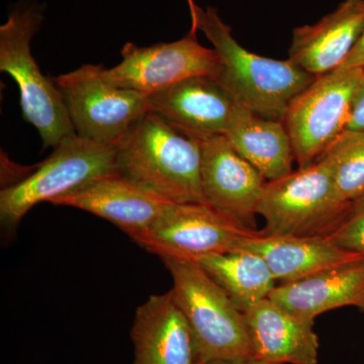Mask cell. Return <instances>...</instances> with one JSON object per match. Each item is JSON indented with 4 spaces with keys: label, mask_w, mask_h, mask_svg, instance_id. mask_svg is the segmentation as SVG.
Here are the masks:
<instances>
[{
    "label": "cell",
    "mask_w": 364,
    "mask_h": 364,
    "mask_svg": "<svg viewBox=\"0 0 364 364\" xmlns=\"http://www.w3.org/2000/svg\"><path fill=\"white\" fill-rule=\"evenodd\" d=\"M188 321L198 364L253 358L244 314L196 261L161 258Z\"/></svg>",
    "instance_id": "3"
},
{
    "label": "cell",
    "mask_w": 364,
    "mask_h": 364,
    "mask_svg": "<svg viewBox=\"0 0 364 364\" xmlns=\"http://www.w3.org/2000/svg\"><path fill=\"white\" fill-rule=\"evenodd\" d=\"M193 261L224 289L242 313L269 298L277 287L267 263L252 251L237 249Z\"/></svg>",
    "instance_id": "20"
},
{
    "label": "cell",
    "mask_w": 364,
    "mask_h": 364,
    "mask_svg": "<svg viewBox=\"0 0 364 364\" xmlns=\"http://www.w3.org/2000/svg\"><path fill=\"white\" fill-rule=\"evenodd\" d=\"M44 21L43 7H16L0 26V70L18 85L23 117L37 129L45 149L74 135L65 102L53 79L40 70L31 43Z\"/></svg>",
    "instance_id": "4"
},
{
    "label": "cell",
    "mask_w": 364,
    "mask_h": 364,
    "mask_svg": "<svg viewBox=\"0 0 364 364\" xmlns=\"http://www.w3.org/2000/svg\"><path fill=\"white\" fill-rule=\"evenodd\" d=\"M347 130L364 131V76L352 100Z\"/></svg>",
    "instance_id": "23"
},
{
    "label": "cell",
    "mask_w": 364,
    "mask_h": 364,
    "mask_svg": "<svg viewBox=\"0 0 364 364\" xmlns=\"http://www.w3.org/2000/svg\"><path fill=\"white\" fill-rule=\"evenodd\" d=\"M102 64L54 78L78 136L114 147L149 112L148 95L112 83Z\"/></svg>",
    "instance_id": "7"
},
{
    "label": "cell",
    "mask_w": 364,
    "mask_h": 364,
    "mask_svg": "<svg viewBox=\"0 0 364 364\" xmlns=\"http://www.w3.org/2000/svg\"><path fill=\"white\" fill-rule=\"evenodd\" d=\"M254 232L208 203H171L134 241L160 258L196 260L240 249Z\"/></svg>",
    "instance_id": "9"
},
{
    "label": "cell",
    "mask_w": 364,
    "mask_h": 364,
    "mask_svg": "<svg viewBox=\"0 0 364 364\" xmlns=\"http://www.w3.org/2000/svg\"><path fill=\"white\" fill-rule=\"evenodd\" d=\"M154 112L181 134L196 141L225 135L236 102L210 76H193L148 95Z\"/></svg>",
    "instance_id": "12"
},
{
    "label": "cell",
    "mask_w": 364,
    "mask_h": 364,
    "mask_svg": "<svg viewBox=\"0 0 364 364\" xmlns=\"http://www.w3.org/2000/svg\"><path fill=\"white\" fill-rule=\"evenodd\" d=\"M133 364H198L191 328L172 291L136 309L131 332Z\"/></svg>",
    "instance_id": "14"
},
{
    "label": "cell",
    "mask_w": 364,
    "mask_h": 364,
    "mask_svg": "<svg viewBox=\"0 0 364 364\" xmlns=\"http://www.w3.org/2000/svg\"><path fill=\"white\" fill-rule=\"evenodd\" d=\"M349 203L337 193L331 174L318 160L287 176L267 181L256 214L274 237L327 236L339 224Z\"/></svg>",
    "instance_id": "5"
},
{
    "label": "cell",
    "mask_w": 364,
    "mask_h": 364,
    "mask_svg": "<svg viewBox=\"0 0 364 364\" xmlns=\"http://www.w3.org/2000/svg\"><path fill=\"white\" fill-rule=\"evenodd\" d=\"M244 314L253 358L275 364H317L315 321L291 315L269 298Z\"/></svg>",
    "instance_id": "17"
},
{
    "label": "cell",
    "mask_w": 364,
    "mask_h": 364,
    "mask_svg": "<svg viewBox=\"0 0 364 364\" xmlns=\"http://www.w3.org/2000/svg\"><path fill=\"white\" fill-rule=\"evenodd\" d=\"M202 364H275L267 363V361L259 360V359L249 358L244 359H238V360L228 361H215V363H202Z\"/></svg>",
    "instance_id": "25"
},
{
    "label": "cell",
    "mask_w": 364,
    "mask_h": 364,
    "mask_svg": "<svg viewBox=\"0 0 364 364\" xmlns=\"http://www.w3.org/2000/svg\"><path fill=\"white\" fill-rule=\"evenodd\" d=\"M327 237L344 250L364 257V195L349 203L341 221Z\"/></svg>",
    "instance_id": "22"
},
{
    "label": "cell",
    "mask_w": 364,
    "mask_h": 364,
    "mask_svg": "<svg viewBox=\"0 0 364 364\" xmlns=\"http://www.w3.org/2000/svg\"><path fill=\"white\" fill-rule=\"evenodd\" d=\"M363 76L364 69L339 67L317 76L291 100L282 122L299 168L318 161L346 130L352 100Z\"/></svg>",
    "instance_id": "8"
},
{
    "label": "cell",
    "mask_w": 364,
    "mask_h": 364,
    "mask_svg": "<svg viewBox=\"0 0 364 364\" xmlns=\"http://www.w3.org/2000/svg\"><path fill=\"white\" fill-rule=\"evenodd\" d=\"M37 170L0 193L2 226L13 230L35 205L83 188L90 182L117 172L116 148L68 136Z\"/></svg>",
    "instance_id": "6"
},
{
    "label": "cell",
    "mask_w": 364,
    "mask_h": 364,
    "mask_svg": "<svg viewBox=\"0 0 364 364\" xmlns=\"http://www.w3.org/2000/svg\"><path fill=\"white\" fill-rule=\"evenodd\" d=\"M200 31L221 61L217 80L236 104L270 119L282 121L291 100L317 76L291 60H275L253 54L242 47L214 7L196 9L189 32Z\"/></svg>",
    "instance_id": "1"
},
{
    "label": "cell",
    "mask_w": 364,
    "mask_h": 364,
    "mask_svg": "<svg viewBox=\"0 0 364 364\" xmlns=\"http://www.w3.org/2000/svg\"><path fill=\"white\" fill-rule=\"evenodd\" d=\"M240 249L252 251L262 257L274 279L282 284L364 258L339 247L327 236L274 237L255 231L244 240Z\"/></svg>",
    "instance_id": "18"
},
{
    "label": "cell",
    "mask_w": 364,
    "mask_h": 364,
    "mask_svg": "<svg viewBox=\"0 0 364 364\" xmlns=\"http://www.w3.org/2000/svg\"><path fill=\"white\" fill-rule=\"evenodd\" d=\"M225 136L267 181L294 171V146L284 122L267 119L236 104Z\"/></svg>",
    "instance_id": "19"
},
{
    "label": "cell",
    "mask_w": 364,
    "mask_h": 364,
    "mask_svg": "<svg viewBox=\"0 0 364 364\" xmlns=\"http://www.w3.org/2000/svg\"><path fill=\"white\" fill-rule=\"evenodd\" d=\"M186 2H188L189 11H191V25H193L196 21V14L198 6H196L195 0H186Z\"/></svg>",
    "instance_id": "26"
},
{
    "label": "cell",
    "mask_w": 364,
    "mask_h": 364,
    "mask_svg": "<svg viewBox=\"0 0 364 364\" xmlns=\"http://www.w3.org/2000/svg\"><path fill=\"white\" fill-rule=\"evenodd\" d=\"M359 309H360V310L364 311V303L363 304V306H361L360 308Z\"/></svg>",
    "instance_id": "27"
},
{
    "label": "cell",
    "mask_w": 364,
    "mask_h": 364,
    "mask_svg": "<svg viewBox=\"0 0 364 364\" xmlns=\"http://www.w3.org/2000/svg\"><path fill=\"white\" fill-rule=\"evenodd\" d=\"M269 299L296 317L315 321L328 311L364 303V258L282 284Z\"/></svg>",
    "instance_id": "16"
},
{
    "label": "cell",
    "mask_w": 364,
    "mask_h": 364,
    "mask_svg": "<svg viewBox=\"0 0 364 364\" xmlns=\"http://www.w3.org/2000/svg\"><path fill=\"white\" fill-rule=\"evenodd\" d=\"M122 62L105 69L107 78L119 87L150 95L184 79L205 75L218 78L221 61L214 48L200 44L189 32L182 39L139 47L128 43L122 50Z\"/></svg>",
    "instance_id": "10"
},
{
    "label": "cell",
    "mask_w": 364,
    "mask_h": 364,
    "mask_svg": "<svg viewBox=\"0 0 364 364\" xmlns=\"http://www.w3.org/2000/svg\"><path fill=\"white\" fill-rule=\"evenodd\" d=\"M117 170L174 203H205L200 142L147 112L116 146Z\"/></svg>",
    "instance_id": "2"
},
{
    "label": "cell",
    "mask_w": 364,
    "mask_h": 364,
    "mask_svg": "<svg viewBox=\"0 0 364 364\" xmlns=\"http://www.w3.org/2000/svg\"><path fill=\"white\" fill-rule=\"evenodd\" d=\"M50 203L85 210L112 223L132 239L140 236L169 207L170 203L119 174H109Z\"/></svg>",
    "instance_id": "13"
},
{
    "label": "cell",
    "mask_w": 364,
    "mask_h": 364,
    "mask_svg": "<svg viewBox=\"0 0 364 364\" xmlns=\"http://www.w3.org/2000/svg\"><path fill=\"white\" fill-rule=\"evenodd\" d=\"M340 67L364 69V32L358 44L355 45L349 56L345 60L344 63Z\"/></svg>",
    "instance_id": "24"
},
{
    "label": "cell",
    "mask_w": 364,
    "mask_h": 364,
    "mask_svg": "<svg viewBox=\"0 0 364 364\" xmlns=\"http://www.w3.org/2000/svg\"><path fill=\"white\" fill-rule=\"evenodd\" d=\"M364 32V0H344L333 13L294 31L289 60L321 76L339 68Z\"/></svg>",
    "instance_id": "15"
},
{
    "label": "cell",
    "mask_w": 364,
    "mask_h": 364,
    "mask_svg": "<svg viewBox=\"0 0 364 364\" xmlns=\"http://www.w3.org/2000/svg\"><path fill=\"white\" fill-rule=\"evenodd\" d=\"M200 145L205 202L256 231V208L267 179L236 152L225 135L200 141Z\"/></svg>",
    "instance_id": "11"
},
{
    "label": "cell",
    "mask_w": 364,
    "mask_h": 364,
    "mask_svg": "<svg viewBox=\"0 0 364 364\" xmlns=\"http://www.w3.org/2000/svg\"><path fill=\"white\" fill-rule=\"evenodd\" d=\"M318 160L329 170L342 200L351 203L364 195V131L346 129Z\"/></svg>",
    "instance_id": "21"
}]
</instances>
